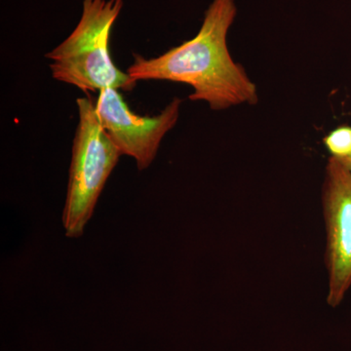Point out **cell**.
<instances>
[{"mask_svg":"<svg viewBox=\"0 0 351 351\" xmlns=\"http://www.w3.org/2000/svg\"><path fill=\"white\" fill-rule=\"evenodd\" d=\"M234 0H213L195 38L159 57L134 54L127 75L135 82L167 80L193 88L189 100L203 101L214 110L258 101L257 87L235 63L226 38L237 16Z\"/></svg>","mask_w":351,"mask_h":351,"instance_id":"1","label":"cell"},{"mask_svg":"<svg viewBox=\"0 0 351 351\" xmlns=\"http://www.w3.org/2000/svg\"><path fill=\"white\" fill-rule=\"evenodd\" d=\"M78 124L73 137L63 213L66 235L77 239L94 213L108 177L122 156L101 125L90 98L76 100Z\"/></svg>","mask_w":351,"mask_h":351,"instance_id":"3","label":"cell"},{"mask_svg":"<svg viewBox=\"0 0 351 351\" xmlns=\"http://www.w3.org/2000/svg\"><path fill=\"white\" fill-rule=\"evenodd\" d=\"M181 105V99L175 98L156 117H142L132 112L119 90L106 88L99 92L96 112L122 156H131L143 171L154 162L164 136L177 124Z\"/></svg>","mask_w":351,"mask_h":351,"instance_id":"4","label":"cell"},{"mask_svg":"<svg viewBox=\"0 0 351 351\" xmlns=\"http://www.w3.org/2000/svg\"><path fill=\"white\" fill-rule=\"evenodd\" d=\"M338 159L351 172V156L343 157V158H338Z\"/></svg>","mask_w":351,"mask_h":351,"instance_id":"7","label":"cell"},{"mask_svg":"<svg viewBox=\"0 0 351 351\" xmlns=\"http://www.w3.org/2000/svg\"><path fill=\"white\" fill-rule=\"evenodd\" d=\"M123 0H83L82 15L73 32L45 54L54 80L88 92L106 88L130 92L138 82L120 71L110 57V32Z\"/></svg>","mask_w":351,"mask_h":351,"instance_id":"2","label":"cell"},{"mask_svg":"<svg viewBox=\"0 0 351 351\" xmlns=\"http://www.w3.org/2000/svg\"><path fill=\"white\" fill-rule=\"evenodd\" d=\"M324 145L337 158L351 156V127L341 126L330 132L324 138Z\"/></svg>","mask_w":351,"mask_h":351,"instance_id":"6","label":"cell"},{"mask_svg":"<svg viewBox=\"0 0 351 351\" xmlns=\"http://www.w3.org/2000/svg\"><path fill=\"white\" fill-rule=\"evenodd\" d=\"M323 211L327 232L328 304L336 307L351 286V172L334 156L330 157L325 172Z\"/></svg>","mask_w":351,"mask_h":351,"instance_id":"5","label":"cell"}]
</instances>
